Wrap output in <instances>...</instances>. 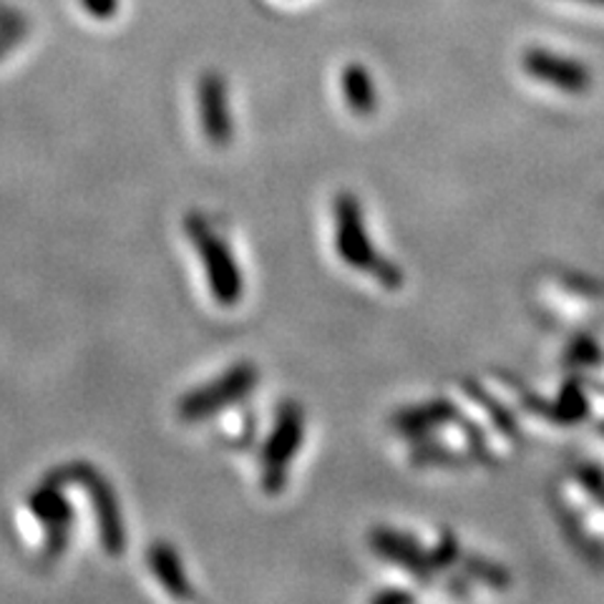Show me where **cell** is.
Returning a JSON list of instances; mask_svg holds the SVG:
<instances>
[{"mask_svg":"<svg viewBox=\"0 0 604 604\" xmlns=\"http://www.w3.org/2000/svg\"><path fill=\"white\" fill-rule=\"evenodd\" d=\"M332 240H336L338 257L348 267L358 273L373 275L385 290H398L403 285V273L391 260L378 255L373 248L371 234H367L365 217L358 201L350 191H340L332 201Z\"/></svg>","mask_w":604,"mask_h":604,"instance_id":"6da1fadb","label":"cell"},{"mask_svg":"<svg viewBox=\"0 0 604 604\" xmlns=\"http://www.w3.org/2000/svg\"><path fill=\"white\" fill-rule=\"evenodd\" d=\"M184 230H187L191 248L197 250V255L201 260V267H205L207 275V287L217 305H222V308H234L244 295V275L232 248L227 244L222 234L209 224V220L199 215H191L187 224H184Z\"/></svg>","mask_w":604,"mask_h":604,"instance_id":"7a4b0ae2","label":"cell"},{"mask_svg":"<svg viewBox=\"0 0 604 604\" xmlns=\"http://www.w3.org/2000/svg\"><path fill=\"white\" fill-rule=\"evenodd\" d=\"M303 441H305V414L297 403L287 400L277 408L275 426L267 436L265 449H262V463H260L262 492L270 496L283 492Z\"/></svg>","mask_w":604,"mask_h":604,"instance_id":"3957f363","label":"cell"},{"mask_svg":"<svg viewBox=\"0 0 604 604\" xmlns=\"http://www.w3.org/2000/svg\"><path fill=\"white\" fill-rule=\"evenodd\" d=\"M257 385V367L250 363H238L232 365L230 371L217 375L215 381L207 385H199L191 393H187L179 400V418L184 421H205V418H212L227 410L234 403H240L255 391Z\"/></svg>","mask_w":604,"mask_h":604,"instance_id":"277c9868","label":"cell"},{"mask_svg":"<svg viewBox=\"0 0 604 604\" xmlns=\"http://www.w3.org/2000/svg\"><path fill=\"white\" fill-rule=\"evenodd\" d=\"M61 476L72 484H78L86 488L89 494L91 509L96 516V527H99V537L101 545L107 549L109 557H119L124 554L127 549V531H124V516L119 512L117 496H113L111 486L107 484V479L96 474L91 466H68V469H58Z\"/></svg>","mask_w":604,"mask_h":604,"instance_id":"5b68a950","label":"cell"},{"mask_svg":"<svg viewBox=\"0 0 604 604\" xmlns=\"http://www.w3.org/2000/svg\"><path fill=\"white\" fill-rule=\"evenodd\" d=\"M29 514L39 521L46 539V554L61 557L68 547L74 529V506L64 494V479L56 471L29 496Z\"/></svg>","mask_w":604,"mask_h":604,"instance_id":"8992f818","label":"cell"},{"mask_svg":"<svg viewBox=\"0 0 604 604\" xmlns=\"http://www.w3.org/2000/svg\"><path fill=\"white\" fill-rule=\"evenodd\" d=\"M197 107L199 121L205 129V136L212 146H227L234 136L230 94H227L224 78L217 74H205L197 84Z\"/></svg>","mask_w":604,"mask_h":604,"instance_id":"52a82bcc","label":"cell"},{"mask_svg":"<svg viewBox=\"0 0 604 604\" xmlns=\"http://www.w3.org/2000/svg\"><path fill=\"white\" fill-rule=\"evenodd\" d=\"M521 66L527 68V74L537 78V81L554 86L559 91L567 94H584L592 86L590 68L576 64L574 58L551 54L545 48H531L524 54Z\"/></svg>","mask_w":604,"mask_h":604,"instance_id":"ba28073f","label":"cell"},{"mask_svg":"<svg viewBox=\"0 0 604 604\" xmlns=\"http://www.w3.org/2000/svg\"><path fill=\"white\" fill-rule=\"evenodd\" d=\"M371 547L378 551L381 557L388 559V562L398 564L410 572L418 580H431V554L418 547V541L408 534H400L396 529H375L371 534Z\"/></svg>","mask_w":604,"mask_h":604,"instance_id":"9c48e42d","label":"cell"},{"mask_svg":"<svg viewBox=\"0 0 604 604\" xmlns=\"http://www.w3.org/2000/svg\"><path fill=\"white\" fill-rule=\"evenodd\" d=\"M149 569H152L156 582H160L172 597L189 600L191 594H195L191 592L189 576L182 567L179 554L166 545V541H156V545L149 549Z\"/></svg>","mask_w":604,"mask_h":604,"instance_id":"30bf717a","label":"cell"},{"mask_svg":"<svg viewBox=\"0 0 604 604\" xmlns=\"http://www.w3.org/2000/svg\"><path fill=\"white\" fill-rule=\"evenodd\" d=\"M461 414L459 408L453 406L451 400H428L424 406L416 408H406L393 418V428L398 433H408V436H418V433H428L431 428L449 424V421H459Z\"/></svg>","mask_w":604,"mask_h":604,"instance_id":"8fae6325","label":"cell"},{"mask_svg":"<svg viewBox=\"0 0 604 604\" xmlns=\"http://www.w3.org/2000/svg\"><path fill=\"white\" fill-rule=\"evenodd\" d=\"M340 91L345 96L348 109L358 113V117H371L375 107H378V91H375L373 76L365 66L350 64L340 74Z\"/></svg>","mask_w":604,"mask_h":604,"instance_id":"7c38bea8","label":"cell"},{"mask_svg":"<svg viewBox=\"0 0 604 604\" xmlns=\"http://www.w3.org/2000/svg\"><path fill=\"white\" fill-rule=\"evenodd\" d=\"M554 408H557V421H564V424L580 421V418L586 416V410H590L580 385H567L562 396H559V400L554 403Z\"/></svg>","mask_w":604,"mask_h":604,"instance_id":"4fadbf2b","label":"cell"},{"mask_svg":"<svg viewBox=\"0 0 604 604\" xmlns=\"http://www.w3.org/2000/svg\"><path fill=\"white\" fill-rule=\"evenodd\" d=\"M463 567H466V572L471 576L488 582L492 586H496V590H506V586H509V574H506L504 569L494 567L492 562H481L476 557H466V564Z\"/></svg>","mask_w":604,"mask_h":604,"instance_id":"5bb4252c","label":"cell"},{"mask_svg":"<svg viewBox=\"0 0 604 604\" xmlns=\"http://www.w3.org/2000/svg\"><path fill=\"white\" fill-rule=\"evenodd\" d=\"M466 391H469V393H471V396H474V398H476V400L481 403V406H484V408L488 410V414H492V418H494V424H496L498 428H502V431H506V433H514V418H512L509 414H506V410H502V408H498V406H496V403H494L492 398H488L484 391H479L474 383H469V385H466Z\"/></svg>","mask_w":604,"mask_h":604,"instance_id":"9a60e30c","label":"cell"},{"mask_svg":"<svg viewBox=\"0 0 604 604\" xmlns=\"http://www.w3.org/2000/svg\"><path fill=\"white\" fill-rule=\"evenodd\" d=\"M84 6V11L94 15V19H111L119 11V0H78Z\"/></svg>","mask_w":604,"mask_h":604,"instance_id":"2e32d148","label":"cell"},{"mask_svg":"<svg viewBox=\"0 0 604 604\" xmlns=\"http://www.w3.org/2000/svg\"><path fill=\"white\" fill-rule=\"evenodd\" d=\"M375 600H378V602H414V594H408V592H381Z\"/></svg>","mask_w":604,"mask_h":604,"instance_id":"e0dca14e","label":"cell"},{"mask_svg":"<svg viewBox=\"0 0 604 604\" xmlns=\"http://www.w3.org/2000/svg\"><path fill=\"white\" fill-rule=\"evenodd\" d=\"M582 3H592V6H602L604 8V0H582Z\"/></svg>","mask_w":604,"mask_h":604,"instance_id":"ac0fdd59","label":"cell"}]
</instances>
